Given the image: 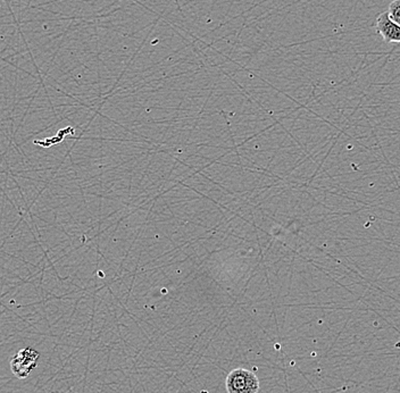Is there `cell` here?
<instances>
[{
	"instance_id": "277c9868",
	"label": "cell",
	"mask_w": 400,
	"mask_h": 393,
	"mask_svg": "<svg viewBox=\"0 0 400 393\" xmlns=\"http://www.w3.org/2000/svg\"><path fill=\"white\" fill-rule=\"evenodd\" d=\"M388 14H389V17H390L391 21H394V23L400 25V0H394L389 5Z\"/></svg>"
},
{
	"instance_id": "3957f363",
	"label": "cell",
	"mask_w": 400,
	"mask_h": 393,
	"mask_svg": "<svg viewBox=\"0 0 400 393\" xmlns=\"http://www.w3.org/2000/svg\"><path fill=\"white\" fill-rule=\"evenodd\" d=\"M377 31L387 43H400V25L390 20L388 12L381 13L375 24Z\"/></svg>"
},
{
	"instance_id": "7a4b0ae2",
	"label": "cell",
	"mask_w": 400,
	"mask_h": 393,
	"mask_svg": "<svg viewBox=\"0 0 400 393\" xmlns=\"http://www.w3.org/2000/svg\"><path fill=\"white\" fill-rule=\"evenodd\" d=\"M260 389V380L251 370L237 368L227 377L229 393H258Z\"/></svg>"
},
{
	"instance_id": "6da1fadb",
	"label": "cell",
	"mask_w": 400,
	"mask_h": 393,
	"mask_svg": "<svg viewBox=\"0 0 400 393\" xmlns=\"http://www.w3.org/2000/svg\"><path fill=\"white\" fill-rule=\"evenodd\" d=\"M39 358V352L36 349L31 347L23 348L10 357V370L17 379L24 380L38 368Z\"/></svg>"
}]
</instances>
